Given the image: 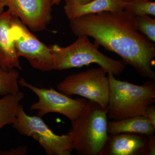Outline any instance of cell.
<instances>
[{
	"label": "cell",
	"mask_w": 155,
	"mask_h": 155,
	"mask_svg": "<svg viewBox=\"0 0 155 155\" xmlns=\"http://www.w3.org/2000/svg\"><path fill=\"white\" fill-rule=\"evenodd\" d=\"M19 78V72L16 69L7 71L0 66V96L18 93Z\"/></svg>",
	"instance_id": "obj_15"
},
{
	"label": "cell",
	"mask_w": 155,
	"mask_h": 155,
	"mask_svg": "<svg viewBox=\"0 0 155 155\" xmlns=\"http://www.w3.org/2000/svg\"><path fill=\"white\" fill-rule=\"evenodd\" d=\"M78 37L76 41L66 47L57 45L49 47L55 59L54 70L62 71L95 64L104 69L107 74L114 76L122 74L125 68L122 61L114 60L101 52L98 50L99 46L91 43L87 35Z\"/></svg>",
	"instance_id": "obj_4"
},
{
	"label": "cell",
	"mask_w": 155,
	"mask_h": 155,
	"mask_svg": "<svg viewBox=\"0 0 155 155\" xmlns=\"http://www.w3.org/2000/svg\"><path fill=\"white\" fill-rule=\"evenodd\" d=\"M9 35L18 55L25 58L31 67L44 72L54 69L55 59L49 47L31 33L15 16L9 29Z\"/></svg>",
	"instance_id": "obj_7"
},
{
	"label": "cell",
	"mask_w": 155,
	"mask_h": 155,
	"mask_svg": "<svg viewBox=\"0 0 155 155\" xmlns=\"http://www.w3.org/2000/svg\"><path fill=\"white\" fill-rule=\"evenodd\" d=\"M148 140L140 134H109L99 155H148Z\"/></svg>",
	"instance_id": "obj_10"
},
{
	"label": "cell",
	"mask_w": 155,
	"mask_h": 155,
	"mask_svg": "<svg viewBox=\"0 0 155 155\" xmlns=\"http://www.w3.org/2000/svg\"><path fill=\"white\" fill-rule=\"evenodd\" d=\"M12 126L21 135L38 142L48 155H70L74 150L69 134L54 133L41 117L29 116L21 105L18 107L16 120Z\"/></svg>",
	"instance_id": "obj_5"
},
{
	"label": "cell",
	"mask_w": 155,
	"mask_h": 155,
	"mask_svg": "<svg viewBox=\"0 0 155 155\" xmlns=\"http://www.w3.org/2000/svg\"><path fill=\"white\" fill-rule=\"evenodd\" d=\"M107 74L101 67L87 69L67 76L58 84L57 88L68 96H80L107 110L109 84Z\"/></svg>",
	"instance_id": "obj_6"
},
{
	"label": "cell",
	"mask_w": 155,
	"mask_h": 155,
	"mask_svg": "<svg viewBox=\"0 0 155 155\" xmlns=\"http://www.w3.org/2000/svg\"><path fill=\"white\" fill-rule=\"evenodd\" d=\"M122 1L124 2H128L130 1H132V0H122Z\"/></svg>",
	"instance_id": "obj_23"
},
{
	"label": "cell",
	"mask_w": 155,
	"mask_h": 155,
	"mask_svg": "<svg viewBox=\"0 0 155 155\" xmlns=\"http://www.w3.org/2000/svg\"><path fill=\"white\" fill-rule=\"evenodd\" d=\"M145 116L155 129V106L153 104L147 108Z\"/></svg>",
	"instance_id": "obj_19"
},
{
	"label": "cell",
	"mask_w": 155,
	"mask_h": 155,
	"mask_svg": "<svg viewBox=\"0 0 155 155\" xmlns=\"http://www.w3.org/2000/svg\"><path fill=\"white\" fill-rule=\"evenodd\" d=\"M148 155H155V135L153 134L148 136Z\"/></svg>",
	"instance_id": "obj_20"
},
{
	"label": "cell",
	"mask_w": 155,
	"mask_h": 155,
	"mask_svg": "<svg viewBox=\"0 0 155 155\" xmlns=\"http://www.w3.org/2000/svg\"><path fill=\"white\" fill-rule=\"evenodd\" d=\"M135 23L139 32L150 41L155 42V19L150 15L135 16Z\"/></svg>",
	"instance_id": "obj_17"
},
{
	"label": "cell",
	"mask_w": 155,
	"mask_h": 155,
	"mask_svg": "<svg viewBox=\"0 0 155 155\" xmlns=\"http://www.w3.org/2000/svg\"><path fill=\"white\" fill-rule=\"evenodd\" d=\"M155 131V128L144 116H132L108 122V134L132 133L148 136L154 134Z\"/></svg>",
	"instance_id": "obj_13"
},
{
	"label": "cell",
	"mask_w": 155,
	"mask_h": 155,
	"mask_svg": "<svg viewBox=\"0 0 155 155\" xmlns=\"http://www.w3.org/2000/svg\"><path fill=\"white\" fill-rule=\"evenodd\" d=\"M27 146H19L8 150H0V155H25L27 152Z\"/></svg>",
	"instance_id": "obj_18"
},
{
	"label": "cell",
	"mask_w": 155,
	"mask_h": 155,
	"mask_svg": "<svg viewBox=\"0 0 155 155\" xmlns=\"http://www.w3.org/2000/svg\"><path fill=\"white\" fill-rule=\"evenodd\" d=\"M50 0H0V14L5 7L31 30L44 29L51 19Z\"/></svg>",
	"instance_id": "obj_9"
},
{
	"label": "cell",
	"mask_w": 155,
	"mask_h": 155,
	"mask_svg": "<svg viewBox=\"0 0 155 155\" xmlns=\"http://www.w3.org/2000/svg\"><path fill=\"white\" fill-rule=\"evenodd\" d=\"M50 1L51 2L53 5H58L60 4L62 0H50Z\"/></svg>",
	"instance_id": "obj_22"
},
{
	"label": "cell",
	"mask_w": 155,
	"mask_h": 155,
	"mask_svg": "<svg viewBox=\"0 0 155 155\" xmlns=\"http://www.w3.org/2000/svg\"><path fill=\"white\" fill-rule=\"evenodd\" d=\"M125 2L122 0H93L83 5L66 4L65 13L69 20L87 14H97L104 11H123Z\"/></svg>",
	"instance_id": "obj_12"
},
{
	"label": "cell",
	"mask_w": 155,
	"mask_h": 155,
	"mask_svg": "<svg viewBox=\"0 0 155 155\" xmlns=\"http://www.w3.org/2000/svg\"><path fill=\"white\" fill-rule=\"evenodd\" d=\"M24 97V94L19 91L0 99V130L6 125L14 123L18 107Z\"/></svg>",
	"instance_id": "obj_14"
},
{
	"label": "cell",
	"mask_w": 155,
	"mask_h": 155,
	"mask_svg": "<svg viewBox=\"0 0 155 155\" xmlns=\"http://www.w3.org/2000/svg\"><path fill=\"white\" fill-rule=\"evenodd\" d=\"M115 76L108 74V118L117 121L132 116H145L147 108L155 102V81L137 85L118 80Z\"/></svg>",
	"instance_id": "obj_2"
},
{
	"label": "cell",
	"mask_w": 155,
	"mask_h": 155,
	"mask_svg": "<svg viewBox=\"0 0 155 155\" xmlns=\"http://www.w3.org/2000/svg\"><path fill=\"white\" fill-rule=\"evenodd\" d=\"M18 82L19 85L29 89L38 97V101L32 104L30 109L36 111L39 117L49 113H58L66 116L72 122L83 112L88 101L83 97L72 99L53 88H39L22 78Z\"/></svg>",
	"instance_id": "obj_8"
},
{
	"label": "cell",
	"mask_w": 155,
	"mask_h": 155,
	"mask_svg": "<svg viewBox=\"0 0 155 155\" xmlns=\"http://www.w3.org/2000/svg\"><path fill=\"white\" fill-rule=\"evenodd\" d=\"M70 25L77 36L86 35L106 50L116 53L125 64L141 76L155 81L152 63L155 45L137 30L135 16L124 11H104L71 19Z\"/></svg>",
	"instance_id": "obj_1"
},
{
	"label": "cell",
	"mask_w": 155,
	"mask_h": 155,
	"mask_svg": "<svg viewBox=\"0 0 155 155\" xmlns=\"http://www.w3.org/2000/svg\"><path fill=\"white\" fill-rule=\"evenodd\" d=\"M124 10L134 16H155V3L150 0H132L125 2Z\"/></svg>",
	"instance_id": "obj_16"
},
{
	"label": "cell",
	"mask_w": 155,
	"mask_h": 155,
	"mask_svg": "<svg viewBox=\"0 0 155 155\" xmlns=\"http://www.w3.org/2000/svg\"><path fill=\"white\" fill-rule=\"evenodd\" d=\"M107 110L88 101L68 133L74 150L80 155H99L108 135Z\"/></svg>",
	"instance_id": "obj_3"
},
{
	"label": "cell",
	"mask_w": 155,
	"mask_h": 155,
	"mask_svg": "<svg viewBox=\"0 0 155 155\" xmlns=\"http://www.w3.org/2000/svg\"><path fill=\"white\" fill-rule=\"evenodd\" d=\"M14 16L9 11L0 14V66L5 71L21 70L19 58L14 42L9 35Z\"/></svg>",
	"instance_id": "obj_11"
},
{
	"label": "cell",
	"mask_w": 155,
	"mask_h": 155,
	"mask_svg": "<svg viewBox=\"0 0 155 155\" xmlns=\"http://www.w3.org/2000/svg\"><path fill=\"white\" fill-rule=\"evenodd\" d=\"M93 0H66V4L83 5L90 2Z\"/></svg>",
	"instance_id": "obj_21"
}]
</instances>
